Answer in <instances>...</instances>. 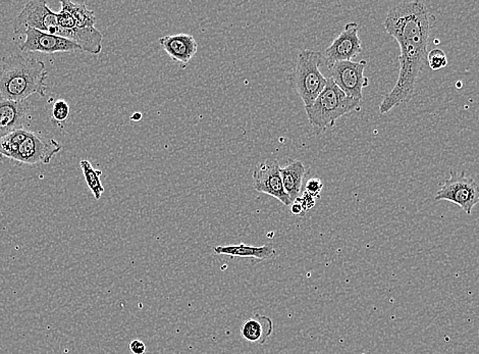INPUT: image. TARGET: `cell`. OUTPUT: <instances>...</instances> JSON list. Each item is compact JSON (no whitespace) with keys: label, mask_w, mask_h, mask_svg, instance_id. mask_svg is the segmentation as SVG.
<instances>
[{"label":"cell","mask_w":479,"mask_h":354,"mask_svg":"<svg viewBox=\"0 0 479 354\" xmlns=\"http://www.w3.org/2000/svg\"><path fill=\"white\" fill-rule=\"evenodd\" d=\"M435 21L430 6L419 0L400 2L389 8L384 26L399 43L400 73L395 86L380 104V115L412 98L420 74L428 65V43Z\"/></svg>","instance_id":"obj_1"},{"label":"cell","mask_w":479,"mask_h":354,"mask_svg":"<svg viewBox=\"0 0 479 354\" xmlns=\"http://www.w3.org/2000/svg\"><path fill=\"white\" fill-rule=\"evenodd\" d=\"M0 100L24 102L33 94L45 96L47 70L45 63L21 54L1 60Z\"/></svg>","instance_id":"obj_2"},{"label":"cell","mask_w":479,"mask_h":354,"mask_svg":"<svg viewBox=\"0 0 479 354\" xmlns=\"http://www.w3.org/2000/svg\"><path fill=\"white\" fill-rule=\"evenodd\" d=\"M361 100L346 95L344 91L327 79V84L323 92L311 104L305 108L308 122L315 130L323 132L332 128L343 115L360 111Z\"/></svg>","instance_id":"obj_3"},{"label":"cell","mask_w":479,"mask_h":354,"mask_svg":"<svg viewBox=\"0 0 479 354\" xmlns=\"http://www.w3.org/2000/svg\"><path fill=\"white\" fill-rule=\"evenodd\" d=\"M325 63L323 52L304 49L300 52L298 61L289 76L291 85L308 108L323 92L327 84V78L321 74V65Z\"/></svg>","instance_id":"obj_4"},{"label":"cell","mask_w":479,"mask_h":354,"mask_svg":"<svg viewBox=\"0 0 479 354\" xmlns=\"http://www.w3.org/2000/svg\"><path fill=\"white\" fill-rule=\"evenodd\" d=\"M449 179L444 182L441 189L435 194L437 201H450L460 207L468 216L479 202V184L472 177L466 176L464 172L450 170Z\"/></svg>","instance_id":"obj_5"},{"label":"cell","mask_w":479,"mask_h":354,"mask_svg":"<svg viewBox=\"0 0 479 354\" xmlns=\"http://www.w3.org/2000/svg\"><path fill=\"white\" fill-rule=\"evenodd\" d=\"M29 28L58 35L60 27L56 13L48 8L45 0H31L15 19V34H25Z\"/></svg>","instance_id":"obj_6"},{"label":"cell","mask_w":479,"mask_h":354,"mask_svg":"<svg viewBox=\"0 0 479 354\" xmlns=\"http://www.w3.org/2000/svg\"><path fill=\"white\" fill-rule=\"evenodd\" d=\"M366 61L360 62H339L327 65L330 79L340 87L346 95L354 99L362 100L363 89L368 86V79L365 77Z\"/></svg>","instance_id":"obj_7"},{"label":"cell","mask_w":479,"mask_h":354,"mask_svg":"<svg viewBox=\"0 0 479 354\" xmlns=\"http://www.w3.org/2000/svg\"><path fill=\"white\" fill-rule=\"evenodd\" d=\"M61 150V145L54 139H48L35 132L28 133L15 154L14 161L26 165H48Z\"/></svg>","instance_id":"obj_8"},{"label":"cell","mask_w":479,"mask_h":354,"mask_svg":"<svg viewBox=\"0 0 479 354\" xmlns=\"http://www.w3.org/2000/svg\"><path fill=\"white\" fill-rule=\"evenodd\" d=\"M360 27L356 22L346 24L343 31L323 52L325 65L339 62H351L362 52L359 37Z\"/></svg>","instance_id":"obj_9"},{"label":"cell","mask_w":479,"mask_h":354,"mask_svg":"<svg viewBox=\"0 0 479 354\" xmlns=\"http://www.w3.org/2000/svg\"><path fill=\"white\" fill-rule=\"evenodd\" d=\"M253 184L256 191L273 196L286 207L292 205V200L284 188L281 167L277 161L268 159L256 167L253 172Z\"/></svg>","instance_id":"obj_10"},{"label":"cell","mask_w":479,"mask_h":354,"mask_svg":"<svg viewBox=\"0 0 479 354\" xmlns=\"http://www.w3.org/2000/svg\"><path fill=\"white\" fill-rule=\"evenodd\" d=\"M26 40L19 45L22 51L41 52V54H52L56 52H70L81 50V47L76 43L58 36L39 31V30L29 28L25 33Z\"/></svg>","instance_id":"obj_11"},{"label":"cell","mask_w":479,"mask_h":354,"mask_svg":"<svg viewBox=\"0 0 479 354\" xmlns=\"http://www.w3.org/2000/svg\"><path fill=\"white\" fill-rule=\"evenodd\" d=\"M159 41L170 58L174 62L180 63L183 67H186L198 50V43L194 36L186 33L161 37Z\"/></svg>","instance_id":"obj_12"},{"label":"cell","mask_w":479,"mask_h":354,"mask_svg":"<svg viewBox=\"0 0 479 354\" xmlns=\"http://www.w3.org/2000/svg\"><path fill=\"white\" fill-rule=\"evenodd\" d=\"M28 106L25 102L0 100V139L15 131L23 129Z\"/></svg>","instance_id":"obj_13"},{"label":"cell","mask_w":479,"mask_h":354,"mask_svg":"<svg viewBox=\"0 0 479 354\" xmlns=\"http://www.w3.org/2000/svg\"><path fill=\"white\" fill-rule=\"evenodd\" d=\"M216 255H229L232 257H242V259H256L258 261H268L275 259L277 255L275 247L270 244L263 246H247L241 243L237 246H220L214 247Z\"/></svg>","instance_id":"obj_14"},{"label":"cell","mask_w":479,"mask_h":354,"mask_svg":"<svg viewBox=\"0 0 479 354\" xmlns=\"http://www.w3.org/2000/svg\"><path fill=\"white\" fill-rule=\"evenodd\" d=\"M273 331V323L270 316L256 314L243 323L241 335L248 342L264 344Z\"/></svg>","instance_id":"obj_15"},{"label":"cell","mask_w":479,"mask_h":354,"mask_svg":"<svg viewBox=\"0 0 479 354\" xmlns=\"http://www.w3.org/2000/svg\"><path fill=\"white\" fill-rule=\"evenodd\" d=\"M305 174V166L300 161H290V163H286L285 167H281V177L282 180H283L284 188H285L292 202L300 198Z\"/></svg>","instance_id":"obj_16"},{"label":"cell","mask_w":479,"mask_h":354,"mask_svg":"<svg viewBox=\"0 0 479 354\" xmlns=\"http://www.w3.org/2000/svg\"><path fill=\"white\" fill-rule=\"evenodd\" d=\"M61 8L67 10L76 21L79 28H93L97 23V17L85 3H76L70 0L60 1Z\"/></svg>","instance_id":"obj_17"},{"label":"cell","mask_w":479,"mask_h":354,"mask_svg":"<svg viewBox=\"0 0 479 354\" xmlns=\"http://www.w3.org/2000/svg\"><path fill=\"white\" fill-rule=\"evenodd\" d=\"M28 133L29 131L26 129H19L0 139V163L6 159H15L17 150L27 137Z\"/></svg>","instance_id":"obj_18"},{"label":"cell","mask_w":479,"mask_h":354,"mask_svg":"<svg viewBox=\"0 0 479 354\" xmlns=\"http://www.w3.org/2000/svg\"><path fill=\"white\" fill-rule=\"evenodd\" d=\"M80 167L87 186L90 189L94 198H95V200H100L102 193L104 192V185H102V181H100V176L102 175V170L94 169L90 161H86V159L81 161Z\"/></svg>","instance_id":"obj_19"},{"label":"cell","mask_w":479,"mask_h":354,"mask_svg":"<svg viewBox=\"0 0 479 354\" xmlns=\"http://www.w3.org/2000/svg\"><path fill=\"white\" fill-rule=\"evenodd\" d=\"M428 65L432 71H439V70L447 67L448 58L445 52L439 48H435V49L428 51Z\"/></svg>","instance_id":"obj_20"},{"label":"cell","mask_w":479,"mask_h":354,"mask_svg":"<svg viewBox=\"0 0 479 354\" xmlns=\"http://www.w3.org/2000/svg\"><path fill=\"white\" fill-rule=\"evenodd\" d=\"M70 111H71V108H70L69 104L67 102H65V100H58L54 104V108H52V117H54L56 122L63 123V122L67 121V118H69Z\"/></svg>","instance_id":"obj_21"},{"label":"cell","mask_w":479,"mask_h":354,"mask_svg":"<svg viewBox=\"0 0 479 354\" xmlns=\"http://www.w3.org/2000/svg\"><path fill=\"white\" fill-rule=\"evenodd\" d=\"M323 183L321 182L320 179H310L306 183V191L312 198L318 200L320 198L321 191H323Z\"/></svg>","instance_id":"obj_22"},{"label":"cell","mask_w":479,"mask_h":354,"mask_svg":"<svg viewBox=\"0 0 479 354\" xmlns=\"http://www.w3.org/2000/svg\"><path fill=\"white\" fill-rule=\"evenodd\" d=\"M303 205L305 211H309V209H314L315 205V198H312L311 195L307 193V192H304L303 195L301 198H298L296 200Z\"/></svg>","instance_id":"obj_23"},{"label":"cell","mask_w":479,"mask_h":354,"mask_svg":"<svg viewBox=\"0 0 479 354\" xmlns=\"http://www.w3.org/2000/svg\"><path fill=\"white\" fill-rule=\"evenodd\" d=\"M129 348L133 354H145L146 353L145 343L143 341L138 340V339L131 341Z\"/></svg>","instance_id":"obj_24"},{"label":"cell","mask_w":479,"mask_h":354,"mask_svg":"<svg viewBox=\"0 0 479 354\" xmlns=\"http://www.w3.org/2000/svg\"><path fill=\"white\" fill-rule=\"evenodd\" d=\"M291 211H292L293 215L299 216H304L306 214L303 205L297 200H295L292 205H291Z\"/></svg>","instance_id":"obj_25"},{"label":"cell","mask_w":479,"mask_h":354,"mask_svg":"<svg viewBox=\"0 0 479 354\" xmlns=\"http://www.w3.org/2000/svg\"><path fill=\"white\" fill-rule=\"evenodd\" d=\"M142 118H143V115H142L141 113H133L132 117H131V121L139 122L141 121Z\"/></svg>","instance_id":"obj_26"}]
</instances>
